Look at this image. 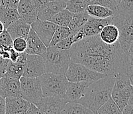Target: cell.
I'll list each match as a JSON object with an SVG mask.
<instances>
[{
  "mask_svg": "<svg viewBox=\"0 0 133 114\" xmlns=\"http://www.w3.org/2000/svg\"><path fill=\"white\" fill-rule=\"evenodd\" d=\"M69 54L72 62L107 75H127V71L133 69V51L126 54L118 42L107 44L101 40L99 34L75 42L69 50Z\"/></svg>",
  "mask_w": 133,
  "mask_h": 114,
  "instance_id": "obj_1",
  "label": "cell"
},
{
  "mask_svg": "<svg viewBox=\"0 0 133 114\" xmlns=\"http://www.w3.org/2000/svg\"><path fill=\"white\" fill-rule=\"evenodd\" d=\"M115 80V75H109L93 82L78 103L88 108L94 113H97L100 107L111 98Z\"/></svg>",
  "mask_w": 133,
  "mask_h": 114,
  "instance_id": "obj_2",
  "label": "cell"
},
{
  "mask_svg": "<svg viewBox=\"0 0 133 114\" xmlns=\"http://www.w3.org/2000/svg\"><path fill=\"white\" fill-rule=\"evenodd\" d=\"M45 65V73L65 75L71 63L69 50L59 49L55 46H48L42 55Z\"/></svg>",
  "mask_w": 133,
  "mask_h": 114,
  "instance_id": "obj_3",
  "label": "cell"
},
{
  "mask_svg": "<svg viewBox=\"0 0 133 114\" xmlns=\"http://www.w3.org/2000/svg\"><path fill=\"white\" fill-rule=\"evenodd\" d=\"M119 31L118 42L126 54L133 51V14L124 15L114 12L112 23Z\"/></svg>",
  "mask_w": 133,
  "mask_h": 114,
  "instance_id": "obj_4",
  "label": "cell"
},
{
  "mask_svg": "<svg viewBox=\"0 0 133 114\" xmlns=\"http://www.w3.org/2000/svg\"><path fill=\"white\" fill-rule=\"evenodd\" d=\"M111 98L121 111L127 104L133 105L132 82L126 74L121 73L115 76Z\"/></svg>",
  "mask_w": 133,
  "mask_h": 114,
  "instance_id": "obj_5",
  "label": "cell"
},
{
  "mask_svg": "<svg viewBox=\"0 0 133 114\" xmlns=\"http://www.w3.org/2000/svg\"><path fill=\"white\" fill-rule=\"evenodd\" d=\"M38 77L43 96H60L65 98L66 86L68 82L65 75L44 73Z\"/></svg>",
  "mask_w": 133,
  "mask_h": 114,
  "instance_id": "obj_6",
  "label": "cell"
},
{
  "mask_svg": "<svg viewBox=\"0 0 133 114\" xmlns=\"http://www.w3.org/2000/svg\"><path fill=\"white\" fill-rule=\"evenodd\" d=\"M65 76L69 82H80L95 81L105 77L107 75L91 70L81 63L71 62Z\"/></svg>",
  "mask_w": 133,
  "mask_h": 114,
  "instance_id": "obj_7",
  "label": "cell"
},
{
  "mask_svg": "<svg viewBox=\"0 0 133 114\" xmlns=\"http://www.w3.org/2000/svg\"><path fill=\"white\" fill-rule=\"evenodd\" d=\"M21 84V94L25 100L37 104L43 97V91L38 77H21L19 79Z\"/></svg>",
  "mask_w": 133,
  "mask_h": 114,
  "instance_id": "obj_8",
  "label": "cell"
},
{
  "mask_svg": "<svg viewBox=\"0 0 133 114\" xmlns=\"http://www.w3.org/2000/svg\"><path fill=\"white\" fill-rule=\"evenodd\" d=\"M44 73L45 65L43 56L26 54L23 77H38Z\"/></svg>",
  "mask_w": 133,
  "mask_h": 114,
  "instance_id": "obj_9",
  "label": "cell"
},
{
  "mask_svg": "<svg viewBox=\"0 0 133 114\" xmlns=\"http://www.w3.org/2000/svg\"><path fill=\"white\" fill-rule=\"evenodd\" d=\"M68 100L60 96H43L41 101L36 104L41 113H61Z\"/></svg>",
  "mask_w": 133,
  "mask_h": 114,
  "instance_id": "obj_10",
  "label": "cell"
},
{
  "mask_svg": "<svg viewBox=\"0 0 133 114\" xmlns=\"http://www.w3.org/2000/svg\"><path fill=\"white\" fill-rule=\"evenodd\" d=\"M31 26L41 41L44 43L46 46L48 47L58 25L50 21H43L37 19L31 24Z\"/></svg>",
  "mask_w": 133,
  "mask_h": 114,
  "instance_id": "obj_11",
  "label": "cell"
},
{
  "mask_svg": "<svg viewBox=\"0 0 133 114\" xmlns=\"http://www.w3.org/2000/svg\"><path fill=\"white\" fill-rule=\"evenodd\" d=\"M113 15L105 19H97V18L89 17L88 21L79 29L83 32L84 37L92 36L99 34L102 28L105 25L112 23Z\"/></svg>",
  "mask_w": 133,
  "mask_h": 114,
  "instance_id": "obj_12",
  "label": "cell"
},
{
  "mask_svg": "<svg viewBox=\"0 0 133 114\" xmlns=\"http://www.w3.org/2000/svg\"><path fill=\"white\" fill-rule=\"evenodd\" d=\"M94 81L69 82L66 86L65 98L68 102H78L83 96L88 86Z\"/></svg>",
  "mask_w": 133,
  "mask_h": 114,
  "instance_id": "obj_13",
  "label": "cell"
},
{
  "mask_svg": "<svg viewBox=\"0 0 133 114\" xmlns=\"http://www.w3.org/2000/svg\"><path fill=\"white\" fill-rule=\"evenodd\" d=\"M0 95L5 98L7 97L21 96L19 79L8 77L0 78Z\"/></svg>",
  "mask_w": 133,
  "mask_h": 114,
  "instance_id": "obj_14",
  "label": "cell"
},
{
  "mask_svg": "<svg viewBox=\"0 0 133 114\" xmlns=\"http://www.w3.org/2000/svg\"><path fill=\"white\" fill-rule=\"evenodd\" d=\"M26 48L25 52L27 54H35L42 56L45 53L46 48L44 43L32 28L30 29L26 38Z\"/></svg>",
  "mask_w": 133,
  "mask_h": 114,
  "instance_id": "obj_15",
  "label": "cell"
},
{
  "mask_svg": "<svg viewBox=\"0 0 133 114\" xmlns=\"http://www.w3.org/2000/svg\"><path fill=\"white\" fill-rule=\"evenodd\" d=\"M66 8V2L61 0L50 1L38 11L37 19L43 21H50V19L62 9Z\"/></svg>",
  "mask_w": 133,
  "mask_h": 114,
  "instance_id": "obj_16",
  "label": "cell"
},
{
  "mask_svg": "<svg viewBox=\"0 0 133 114\" xmlns=\"http://www.w3.org/2000/svg\"><path fill=\"white\" fill-rule=\"evenodd\" d=\"M31 103L19 97L5 98V113L25 114Z\"/></svg>",
  "mask_w": 133,
  "mask_h": 114,
  "instance_id": "obj_17",
  "label": "cell"
},
{
  "mask_svg": "<svg viewBox=\"0 0 133 114\" xmlns=\"http://www.w3.org/2000/svg\"><path fill=\"white\" fill-rule=\"evenodd\" d=\"M17 9L20 19L27 23L31 24L38 19V11L30 0H19Z\"/></svg>",
  "mask_w": 133,
  "mask_h": 114,
  "instance_id": "obj_18",
  "label": "cell"
},
{
  "mask_svg": "<svg viewBox=\"0 0 133 114\" xmlns=\"http://www.w3.org/2000/svg\"><path fill=\"white\" fill-rule=\"evenodd\" d=\"M31 28V24L25 22L21 19H19L9 25L6 30L13 40L17 38L26 39Z\"/></svg>",
  "mask_w": 133,
  "mask_h": 114,
  "instance_id": "obj_19",
  "label": "cell"
},
{
  "mask_svg": "<svg viewBox=\"0 0 133 114\" xmlns=\"http://www.w3.org/2000/svg\"><path fill=\"white\" fill-rule=\"evenodd\" d=\"M101 40L107 44H113L118 42L119 31L113 24H108L102 28L99 33Z\"/></svg>",
  "mask_w": 133,
  "mask_h": 114,
  "instance_id": "obj_20",
  "label": "cell"
},
{
  "mask_svg": "<svg viewBox=\"0 0 133 114\" xmlns=\"http://www.w3.org/2000/svg\"><path fill=\"white\" fill-rule=\"evenodd\" d=\"M85 11L89 16L97 19H105L114 14V11L109 8L97 4L88 5Z\"/></svg>",
  "mask_w": 133,
  "mask_h": 114,
  "instance_id": "obj_21",
  "label": "cell"
},
{
  "mask_svg": "<svg viewBox=\"0 0 133 114\" xmlns=\"http://www.w3.org/2000/svg\"><path fill=\"white\" fill-rule=\"evenodd\" d=\"M19 19L20 17L17 9L0 6V21L3 24L5 29L9 25Z\"/></svg>",
  "mask_w": 133,
  "mask_h": 114,
  "instance_id": "obj_22",
  "label": "cell"
},
{
  "mask_svg": "<svg viewBox=\"0 0 133 114\" xmlns=\"http://www.w3.org/2000/svg\"><path fill=\"white\" fill-rule=\"evenodd\" d=\"M89 15L86 11L82 13H73L72 19L68 25L69 28L72 32H76L86 22L89 17Z\"/></svg>",
  "mask_w": 133,
  "mask_h": 114,
  "instance_id": "obj_23",
  "label": "cell"
},
{
  "mask_svg": "<svg viewBox=\"0 0 133 114\" xmlns=\"http://www.w3.org/2000/svg\"><path fill=\"white\" fill-rule=\"evenodd\" d=\"M61 113L63 114H90L94 113L89 109L82 104L74 102H68Z\"/></svg>",
  "mask_w": 133,
  "mask_h": 114,
  "instance_id": "obj_24",
  "label": "cell"
},
{
  "mask_svg": "<svg viewBox=\"0 0 133 114\" xmlns=\"http://www.w3.org/2000/svg\"><path fill=\"white\" fill-rule=\"evenodd\" d=\"M24 70V65L17 62H11L9 60L5 74L4 77L13 78V79H19L23 76Z\"/></svg>",
  "mask_w": 133,
  "mask_h": 114,
  "instance_id": "obj_25",
  "label": "cell"
},
{
  "mask_svg": "<svg viewBox=\"0 0 133 114\" xmlns=\"http://www.w3.org/2000/svg\"><path fill=\"white\" fill-rule=\"evenodd\" d=\"M72 14L73 13L70 12L65 8L56 13V15H54L50 19V21L56 24L58 26H68L71 21Z\"/></svg>",
  "mask_w": 133,
  "mask_h": 114,
  "instance_id": "obj_26",
  "label": "cell"
},
{
  "mask_svg": "<svg viewBox=\"0 0 133 114\" xmlns=\"http://www.w3.org/2000/svg\"><path fill=\"white\" fill-rule=\"evenodd\" d=\"M71 33H72V32H71L68 26H58L54 34H53V36L50 40V42L48 46L55 45L60 40L68 36Z\"/></svg>",
  "mask_w": 133,
  "mask_h": 114,
  "instance_id": "obj_27",
  "label": "cell"
},
{
  "mask_svg": "<svg viewBox=\"0 0 133 114\" xmlns=\"http://www.w3.org/2000/svg\"><path fill=\"white\" fill-rule=\"evenodd\" d=\"M98 114H122L121 111L112 98L106 102L97 110Z\"/></svg>",
  "mask_w": 133,
  "mask_h": 114,
  "instance_id": "obj_28",
  "label": "cell"
},
{
  "mask_svg": "<svg viewBox=\"0 0 133 114\" xmlns=\"http://www.w3.org/2000/svg\"><path fill=\"white\" fill-rule=\"evenodd\" d=\"M88 5L85 0H68L66 2V9L72 13L85 11Z\"/></svg>",
  "mask_w": 133,
  "mask_h": 114,
  "instance_id": "obj_29",
  "label": "cell"
},
{
  "mask_svg": "<svg viewBox=\"0 0 133 114\" xmlns=\"http://www.w3.org/2000/svg\"><path fill=\"white\" fill-rule=\"evenodd\" d=\"M115 12L124 15L133 14V0H121Z\"/></svg>",
  "mask_w": 133,
  "mask_h": 114,
  "instance_id": "obj_30",
  "label": "cell"
},
{
  "mask_svg": "<svg viewBox=\"0 0 133 114\" xmlns=\"http://www.w3.org/2000/svg\"><path fill=\"white\" fill-rule=\"evenodd\" d=\"M85 2L88 5L97 4L105 6L114 12L117 10V3L116 0H85Z\"/></svg>",
  "mask_w": 133,
  "mask_h": 114,
  "instance_id": "obj_31",
  "label": "cell"
},
{
  "mask_svg": "<svg viewBox=\"0 0 133 114\" xmlns=\"http://www.w3.org/2000/svg\"><path fill=\"white\" fill-rule=\"evenodd\" d=\"M74 40L73 33H71L68 37L65 38L64 39L62 40L60 42L56 44L55 46L56 48L61 50H69L71 48L73 44H74Z\"/></svg>",
  "mask_w": 133,
  "mask_h": 114,
  "instance_id": "obj_32",
  "label": "cell"
},
{
  "mask_svg": "<svg viewBox=\"0 0 133 114\" xmlns=\"http://www.w3.org/2000/svg\"><path fill=\"white\" fill-rule=\"evenodd\" d=\"M13 39L7 30L5 29L2 33H0V46L4 48L9 49L12 48Z\"/></svg>",
  "mask_w": 133,
  "mask_h": 114,
  "instance_id": "obj_33",
  "label": "cell"
},
{
  "mask_svg": "<svg viewBox=\"0 0 133 114\" xmlns=\"http://www.w3.org/2000/svg\"><path fill=\"white\" fill-rule=\"evenodd\" d=\"M13 48L19 53L25 52L26 48V39L23 38H17L13 40Z\"/></svg>",
  "mask_w": 133,
  "mask_h": 114,
  "instance_id": "obj_34",
  "label": "cell"
},
{
  "mask_svg": "<svg viewBox=\"0 0 133 114\" xmlns=\"http://www.w3.org/2000/svg\"><path fill=\"white\" fill-rule=\"evenodd\" d=\"M19 0H0V6L9 8H17Z\"/></svg>",
  "mask_w": 133,
  "mask_h": 114,
  "instance_id": "obj_35",
  "label": "cell"
},
{
  "mask_svg": "<svg viewBox=\"0 0 133 114\" xmlns=\"http://www.w3.org/2000/svg\"><path fill=\"white\" fill-rule=\"evenodd\" d=\"M9 59H4L0 56V78L3 77L5 76L6 72V69L8 66Z\"/></svg>",
  "mask_w": 133,
  "mask_h": 114,
  "instance_id": "obj_36",
  "label": "cell"
},
{
  "mask_svg": "<svg viewBox=\"0 0 133 114\" xmlns=\"http://www.w3.org/2000/svg\"><path fill=\"white\" fill-rule=\"evenodd\" d=\"M31 3L34 5L37 11L41 9L43 6L45 5L48 2H49L50 0H30Z\"/></svg>",
  "mask_w": 133,
  "mask_h": 114,
  "instance_id": "obj_37",
  "label": "cell"
},
{
  "mask_svg": "<svg viewBox=\"0 0 133 114\" xmlns=\"http://www.w3.org/2000/svg\"><path fill=\"white\" fill-rule=\"evenodd\" d=\"M26 114H29V113H41V111L39 110V109L38 108V107L35 105V104H32V103H31L30 104L29 107L28 108L27 111H26Z\"/></svg>",
  "mask_w": 133,
  "mask_h": 114,
  "instance_id": "obj_38",
  "label": "cell"
},
{
  "mask_svg": "<svg viewBox=\"0 0 133 114\" xmlns=\"http://www.w3.org/2000/svg\"><path fill=\"white\" fill-rule=\"evenodd\" d=\"M9 54H10V57H9V60L11 62H16L17 59L18 57H19V53L15 51L14 49L13 48V47L9 49Z\"/></svg>",
  "mask_w": 133,
  "mask_h": 114,
  "instance_id": "obj_39",
  "label": "cell"
},
{
  "mask_svg": "<svg viewBox=\"0 0 133 114\" xmlns=\"http://www.w3.org/2000/svg\"><path fill=\"white\" fill-rule=\"evenodd\" d=\"M122 114H133V105L127 104L121 111Z\"/></svg>",
  "mask_w": 133,
  "mask_h": 114,
  "instance_id": "obj_40",
  "label": "cell"
},
{
  "mask_svg": "<svg viewBox=\"0 0 133 114\" xmlns=\"http://www.w3.org/2000/svg\"><path fill=\"white\" fill-rule=\"evenodd\" d=\"M5 113V98L0 95V114Z\"/></svg>",
  "mask_w": 133,
  "mask_h": 114,
  "instance_id": "obj_41",
  "label": "cell"
},
{
  "mask_svg": "<svg viewBox=\"0 0 133 114\" xmlns=\"http://www.w3.org/2000/svg\"><path fill=\"white\" fill-rule=\"evenodd\" d=\"M26 54L25 52L19 53V57H18L16 62H19V63H22V64L24 65V63H25V60H26Z\"/></svg>",
  "mask_w": 133,
  "mask_h": 114,
  "instance_id": "obj_42",
  "label": "cell"
},
{
  "mask_svg": "<svg viewBox=\"0 0 133 114\" xmlns=\"http://www.w3.org/2000/svg\"><path fill=\"white\" fill-rule=\"evenodd\" d=\"M5 29V28L4 27V25H3V24L0 21V33H2Z\"/></svg>",
  "mask_w": 133,
  "mask_h": 114,
  "instance_id": "obj_43",
  "label": "cell"
},
{
  "mask_svg": "<svg viewBox=\"0 0 133 114\" xmlns=\"http://www.w3.org/2000/svg\"><path fill=\"white\" fill-rule=\"evenodd\" d=\"M120 1H121V0H116V2H117V4H118V3H119V2H120Z\"/></svg>",
  "mask_w": 133,
  "mask_h": 114,
  "instance_id": "obj_44",
  "label": "cell"
},
{
  "mask_svg": "<svg viewBox=\"0 0 133 114\" xmlns=\"http://www.w3.org/2000/svg\"><path fill=\"white\" fill-rule=\"evenodd\" d=\"M61 1H64V2H67V1H68V0H61Z\"/></svg>",
  "mask_w": 133,
  "mask_h": 114,
  "instance_id": "obj_45",
  "label": "cell"
},
{
  "mask_svg": "<svg viewBox=\"0 0 133 114\" xmlns=\"http://www.w3.org/2000/svg\"><path fill=\"white\" fill-rule=\"evenodd\" d=\"M50 1H54V0H50Z\"/></svg>",
  "mask_w": 133,
  "mask_h": 114,
  "instance_id": "obj_46",
  "label": "cell"
}]
</instances>
